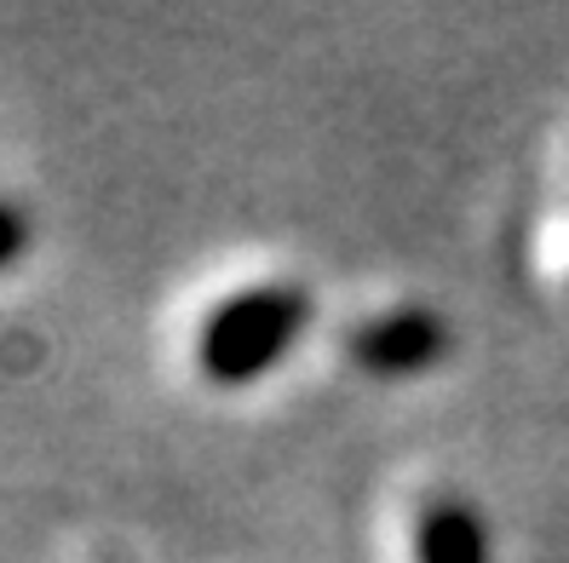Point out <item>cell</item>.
Segmentation results:
<instances>
[{
    "mask_svg": "<svg viewBox=\"0 0 569 563\" xmlns=\"http://www.w3.org/2000/svg\"><path fill=\"white\" fill-rule=\"evenodd\" d=\"M311 293L293 282H259L219 300L196 334V369L213 385H253L306 340Z\"/></svg>",
    "mask_w": 569,
    "mask_h": 563,
    "instance_id": "obj_1",
    "label": "cell"
},
{
    "mask_svg": "<svg viewBox=\"0 0 569 563\" xmlns=\"http://www.w3.org/2000/svg\"><path fill=\"white\" fill-rule=\"evenodd\" d=\"M443 356H449V322L420 305L380 311L351 334V362L368 380H415L426 369H438Z\"/></svg>",
    "mask_w": 569,
    "mask_h": 563,
    "instance_id": "obj_2",
    "label": "cell"
},
{
    "mask_svg": "<svg viewBox=\"0 0 569 563\" xmlns=\"http://www.w3.org/2000/svg\"><path fill=\"white\" fill-rule=\"evenodd\" d=\"M415 563H495L483 512L455 501V494L426 501V512L415 523Z\"/></svg>",
    "mask_w": 569,
    "mask_h": 563,
    "instance_id": "obj_3",
    "label": "cell"
},
{
    "mask_svg": "<svg viewBox=\"0 0 569 563\" xmlns=\"http://www.w3.org/2000/svg\"><path fill=\"white\" fill-rule=\"evenodd\" d=\"M23 248H29V219L12 202H0V271H7Z\"/></svg>",
    "mask_w": 569,
    "mask_h": 563,
    "instance_id": "obj_4",
    "label": "cell"
}]
</instances>
